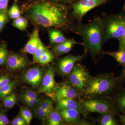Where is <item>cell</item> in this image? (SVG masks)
<instances>
[{
	"mask_svg": "<svg viewBox=\"0 0 125 125\" xmlns=\"http://www.w3.org/2000/svg\"><path fill=\"white\" fill-rule=\"evenodd\" d=\"M52 52L47 49L43 52L39 59L38 62L42 65H45L51 62L54 58Z\"/></svg>",
	"mask_w": 125,
	"mask_h": 125,
	"instance_id": "obj_23",
	"label": "cell"
},
{
	"mask_svg": "<svg viewBox=\"0 0 125 125\" xmlns=\"http://www.w3.org/2000/svg\"><path fill=\"white\" fill-rule=\"evenodd\" d=\"M55 70L52 66H50L47 71L42 80L40 91L47 94L50 93L55 87L54 80Z\"/></svg>",
	"mask_w": 125,
	"mask_h": 125,
	"instance_id": "obj_11",
	"label": "cell"
},
{
	"mask_svg": "<svg viewBox=\"0 0 125 125\" xmlns=\"http://www.w3.org/2000/svg\"><path fill=\"white\" fill-rule=\"evenodd\" d=\"M103 22L104 42L112 39L118 40L123 35L125 31V15L111 16Z\"/></svg>",
	"mask_w": 125,
	"mask_h": 125,
	"instance_id": "obj_4",
	"label": "cell"
},
{
	"mask_svg": "<svg viewBox=\"0 0 125 125\" xmlns=\"http://www.w3.org/2000/svg\"><path fill=\"white\" fill-rule=\"evenodd\" d=\"M47 48L44 46L42 42H41L38 48L37 49L36 53L33 55V62H38L39 59L45 50L47 49Z\"/></svg>",
	"mask_w": 125,
	"mask_h": 125,
	"instance_id": "obj_29",
	"label": "cell"
},
{
	"mask_svg": "<svg viewBox=\"0 0 125 125\" xmlns=\"http://www.w3.org/2000/svg\"><path fill=\"white\" fill-rule=\"evenodd\" d=\"M7 45L4 43L0 46V65H4L6 64L8 57Z\"/></svg>",
	"mask_w": 125,
	"mask_h": 125,
	"instance_id": "obj_26",
	"label": "cell"
},
{
	"mask_svg": "<svg viewBox=\"0 0 125 125\" xmlns=\"http://www.w3.org/2000/svg\"><path fill=\"white\" fill-rule=\"evenodd\" d=\"M49 94H51L56 100L65 98L74 99L79 97L76 89L66 83H62L55 86Z\"/></svg>",
	"mask_w": 125,
	"mask_h": 125,
	"instance_id": "obj_8",
	"label": "cell"
},
{
	"mask_svg": "<svg viewBox=\"0 0 125 125\" xmlns=\"http://www.w3.org/2000/svg\"><path fill=\"white\" fill-rule=\"evenodd\" d=\"M23 99H38V96L35 92L32 91H27L22 96Z\"/></svg>",
	"mask_w": 125,
	"mask_h": 125,
	"instance_id": "obj_34",
	"label": "cell"
},
{
	"mask_svg": "<svg viewBox=\"0 0 125 125\" xmlns=\"http://www.w3.org/2000/svg\"><path fill=\"white\" fill-rule=\"evenodd\" d=\"M10 82L9 76L6 75H2L0 77V89L6 85Z\"/></svg>",
	"mask_w": 125,
	"mask_h": 125,
	"instance_id": "obj_37",
	"label": "cell"
},
{
	"mask_svg": "<svg viewBox=\"0 0 125 125\" xmlns=\"http://www.w3.org/2000/svg\"><path fill=\"white\" fill-rule=\"evenodd\" d=\"M118 40L119 42L118 50L125 51V31L123 35Z\"/></svg>",
	"mask_w": 125,
	"mask_h": 125,
	"instance_id": "obj_38",
	"label": "cell"
},
{
	"mask_svg": "<svg viewBox=\"0 0 125 125\" xmlns=\"http://www.w3.org/2000/svg\"><path fill=\"white\" fill-rule=\"evenodd\" d=\"M47 117L49 125H59L61 123L62 118L59 112L53 109Z\"/></svg>",
	"mask_w": 125,
	"mask_h": 125,
	"instance_id": "obj_20",
	"label": "cell"
},
{
	"mask_svg": "<svg viewBox=\"0 0 125 125\" xmlns=\"http://www.w3.org/2000/svg\"><path fill=\"white\" fill-rule=\"evenodd\" d=\"M57 106L58 110L69 109L76 110L84 116H87V111L82 104L73 99L65 98L57 100Z\"/></svg>",
	"mask_w": 125,
	"mask_h": 125,
	"instance_id": "obj_10",
	"label": "cell"
},
{
	"mask_svg": "<svg viewBox=\"0 0 125 125\" xmlns=\"http://www.w3.org/2000/svg\"><path fill=\"white\" fill-rule=\"evenodd\" d=\"M28 22L27 19L23 16L14 20L12 25L13 27L20 30H24L27 28Z\"/></svg>",
	"mask_w": 125,
	"mask_h": 125,
	"instance_id": "obj_22",
	"label": "cell"
},
{
	"mask_svg": "<svg viewBox=\"0 0 125 125\" xmlns=\"http://www.w3.org/2000/svg\"><path fill=\"white\" fill-rule=\"evenodd\" d=\"M27 104L31 107H34L39 105L40 103L38 98V99H23Z\"/></svg>",
	"mask_w": 125,
	"mask_h": 125,
	"instance_id": "obj_33",
	"label": "cell"
},
{
	"mask_svg": "<svg viewBox=\"0 0 125 125\" xmlns=\"http://www.w3.org/2000/svg\"><path fill=\"white\" fill-rule=\"evenodd\" d=\"M41 42L39 36V30L36 28L31 34L29 40L23 48V52L33 55Z\"/></svg>",
	"mask_w": 125,
	"mask_h": 125,
	"instance_id": "obj_13",
	"label": "cell"
},
{
	"mask_svg": "<svg viewBox=\"0 0 125 125\" xmlns=\"http://www.w3.org/2000/svg\"><path fill=\"white\" fill-rule=\"evenodd\" d=\"M6 64L9 69L17 71L25 68L28 65V62L23 57L12 53L8 56Z\"/></svg>",
	"mask_w": 125,
	"mask_h": 125,
	"instance_id": "obj_12",
	"label": "cell"
},
{
	"mask_svg": "<svg viewBox=\"0 0 125 125\" xmlns=\"http://www.w3.org/2000/svg\"><path fill=\"white\" fill-rule=\"evenodd\" d=\"M59 113L62 119L68 123L78 124L81 123V114L76 110L63 109L59 110Z\"/></svg>",
	"mask_w": 125,
	"mask_h": 125,
	"instance_id": "obj_15",
	"label": "cell"
},
{
	"mask_svg": "<svg viewBox=\"0 0 125 125\" xmlns=\"http://www.w3.org/2000/svg\"><path fill=\"white\" fill-rule=\"evenodd\" d=\"M120 82H124L125 83V67H124L123 71L120 78L118 79Z\"/></svg>",
	"mask_w": 125,
	"mask_h": 125,
	"instance_id": "obj_41",
	"label": "cell"
},
{
	"mask_svg": "<svg viewBox=\"0 0 125 125\" xmlns=\"http://www.w3.org/2000/svg\"><path fill=\"white\" fill-rule=\"evenodd\" d=\"M8 16L7 13L0 11V33L9 22Z\"/></svg>",
	"mask_w": 125,
	"mask_h": 125,
	"instance_id": "obj_30",
	"label": "cell"
},
{
	"mask_svg": "<svg viewBox=\"0 0 125 125\" xmlns=\"http://www.w3.org/2000/svg\"><path fill=\"white\" fill-rule=\"evenodd\" d=\"M49 33L50 42L52 45H57L68 40L59 30L51 29L49 30Z\"/></svg>",
	"mask_w": 125,
	"mask_h": 125,
	"instance_id": "obj_16",
	"label": "cell"
},
{
	"mask_svg": "<svg viewBox=\"0 0 125 125\" xmlns=\"http://www.w3.org/2000/svg\"><path fill=\"white\" fill-rule=\"evenodd\" d=\"M89 75L83 66L77 63L74 65L70 73L69 79V83L75 89L81 91L85 89L90 80Z\"/></svg>",
	"mask_w": 125,
	"mask_h": 125,
	"instance_id": "obj_5",
	"label": "cell"
},
{
	"mask_svg": "<svg viewBox=\"0 0 125 125\" xmlns=\"http://www.w3.org/2000/svg\"><path fill=\"white\" fill-rule=\"evenodd\" d=\"M20 114L27 125H29L32 118V114L29 109L26 108H22L21 110Z\"/></svg>",
	"mask_w": 125,
	"mask_h": 125,
	"instance_id": "obj_27",
	"label": "cell"
},
{
	"mask_svg": "<svg viewBox=\"0 0 125 125\" xmlns=\"http://www.w3.org/2000/svg\"><path fill=\"white\" fill-rule=\"evenodd\" d=\"M14 0L15 1H18V0Z\"/></svg>",
	"mask_w": 125,
	"mask_h": 125,
	"instance_id": "obj_45",
	"label": "cell"
},
{
	"mask_svg": "<svg viewBox=\"0 0 125 125\" xmlns=\"http://www.w3.org/2000/svg\"><path fill=\"white\" fill-rule=\"evenodd\" d=\"M83 107L88 112L100 114L111 113L116 114L114 105L106 101L98 99H89L82 103Z\"/></svg>",
	"mask_w": 125,
	"mask_h": 125,
	"instance_id": "obj_7",
	"label": "cell"
},
{
	"mask_svg": "<svg viewBox=\"0 0 125 125\" xmlns=\"http://www.w3.org/2000/svg\"><path fill=\"white\" fill-rule=\"evenodd\" d=\"M52 102L51 100L46 99L41 103H40L38 107L42 109L51 111L53 109Z\"/></svg>",
	"mask_w": 125,
	"mask_h": 125,
	"instance_id": "obj_32",
	"label": "cell"
},
{
	"mask_svg": "<svg viewBox=\"0 0 125 125\" xmlns=\"http://www.w3.org/2000/svg\"><path fill=\"white\" fill-rule=\"evenodd\" d=\"M26 124V122L21 115L16 117L11 122L12 125H25Z\"/></svg>",
	"mask_w": 125,
	"mask_h": 125,
	"instance_id": "obj_35",
	"label": "cell"
},
{
	"mask_svg": "<svg viewBox=\"0 0 125 125\" xmlns=\"http://www.w3.org/2000/svg\"><path fill=\"white\" fill-rule=\"evenodd\" d=\"M68 40L64 42L57 44L53 48V51L57 55H62L67 43Z\"/></svg>",
	"mask_w": 125,
	"mask_h": 125,
	"instance_id": "obj_31",
	"label": "cell"
},
{
	"mask_svg": "<svg viewBox=\"0 0 125 125\" xmlns=\"http://www.w3.org/2000/svg\"><path fill=\"white\" fill-rule=\"evenodd\" d=\"M10 0H0V11L8 13V6Z\"/></svg>",
	"mask_w": 125,
	"mask_h": 125,
	"instance_id": "obj_36",
	"label": "cell"
},
{
	"mask_svg": "<svg viewBox=\"0 0 125 125\" xmlns=\"http://www.w3.org/2000/svg\"><path fill=\"white\" fill-rule=\"evenodd\" d=\"M23 10L33 22L47 28L67 29L70 25L67 7L51 0H30Z\"/></svg>",
	"mask_w": 125,
	"mask_h": 125,
	"instance_id": "obj_1",
	"label": "cell"
},
{
	"mask_svg": "<svg viewBox=\"0 0 125 125\" xmlns=\"http://www.w3.org/2000/svg\"><path fill=\"white\" fill-rule=\"evenodd\" d=\"M76 43V42L73 40H68L67 43L64 51L63 52V54L68 53L71 51L72 48V47Z\"/></svg>",
	"mask_w": 125,
	"mask_h": 125,
	"instance_id": "obj_39",
	"label": "cell"
},
{
	"mask_svg": "<svg viewBox=\"0 0 125 125\" xmlns=\"http://www.w3.org/2000/svg\"><path fill=\"white\" fill-rule=\"evenodd\" d=\"M51 111L43 110L38 106L34 111V114L36 117L37 118L41 119H44V118L47 117Z\"/></svg>",
	"mask_w": 125,
	"mask_h": 125,
	"instance_id": "obj_28",
	"label": "cell"
},
{
	"mask_svg": "<svg viewBox=\"0 0 125 125\" xmlns=\"http://www.w3.org/2000/svg\"><path fill=\"white\" fill-rule=\"evenodd\" d=\"M114 102V106L116 111L125 112V89L116 94Z\"/></svg>",
	"mask_w": 125,
	"mask_h": 125,
	"instance_id": "obj_17",
	"label": "cell"
},
{
	"mask_svg": "<svg viewBox=\"0 0 125 125\" xmlns=\"http://www.w3.org/2000/svg\"><path fill=\"white\" fill-rule=\"evenodd\" d=\"M42 73L38 67H35L29 69L25 73L23 79L24 81L32 86H38L41 83Z\"/></svg>",
	"mask_w": 125,
	"mask_h": 125,
	"instance_id": "obj_14",
	"label": "cell"
},
{
	"mask_svg": "<svg viewBox=\"0 0 125 125\" xmlns=\"http://www.w3.org/2000/svg\"><path fill=\"white\" fill-rule=\"evenodd\" d=\"M2 114V113H0V116Z\"/></svg>",
	"mask_w": 125,
	"mask_h": 125,
	"instance_id": "obj_44",
	"label": "cell"
},
{
	"mask_svg": "<svg viewBox=\"0 0 125 125\" xmlns=\"http://www.w3.org/2000/svg\"><path fill=\"white\" fill-rule=\"evenodd\" d=\"M3 103L5 107L10 108L13 107L17 101V98L14 93L3 98Z\"/></svg>",
	"mask_w": 125,
	"mask_h": 125,
	"instance_id": "obj_25",
	"label": "cell"
},
{
	"mask_svg": "<svg viewBox=\"0 0 125 125\" xmlns=\"http://www.w3.org/2000/svg\"><path fill=\"white\" fill-rule=\"evenodd\" d=\"M103 31V20L97 18L89 23L78 26L74 31L83 37L87 51L94 56L102 50Z\"/></svg>",
	"mask_w": 125,
	"mask_h": 125,
	"instance_id": "obj_2",
	"label": "cell"
},
{
	"mask_svg": "<svg viewBox=\"0 0 125 125\" xmlns=\"http://www.w3.org/2000/svg\"><path fill=\"white\" fill-rule=\"evenodd\" d=\"M123 113L122 115H119V117L122 124L125 125V112Z\"/></svg>",
	"mask_w": 125,
	"mask_h": 125,
	"instance_id": "obj_42",
	"label": "cell"
},
{
	"mask_svg": "<svg viewBox=\"0 0 125 125\" xmlns=\"http://www.w3.org/2000/svg\"><path fill=\"white\" fill-rule=\"evenodd\" d=\"M100 120V123L102 125H118L119 123L116 120L114 114L111 113L104 114Z\"/></svg>",
	"mask_w": 125,
	"mask_h": 125,
	"instance_id": "obj_19",
	"label": "cell"
},
{
	"mask_svg": "<svg viewBox=\"0 0 125 125\" xmlns=\"http://www.w3.org/2000/svg\"><path fill=\"white\" fill-rule=\"evenodd\" d=\"M17 81H14L10 82L4 87L0 89V98H2L9 95L12 92L16 84Z\"/></svg>",
	"mask_w": 125,
	"mask_h": 125,
	"instance_id": "obj_21",
	"label": "cell"
},
{
	"mask_svg": "<svg viewBox=\"0 0 125 125\" xmlns=\"http://www.w3.org/2000/svg\"><path fill=\"white\" fill-rule=\"evenodd\" d=\"M110 0H80L73 5L72 14L78 21H81L85 14L95 7Z\"/></svg>",
	"mask_w": 125,
	"mask_h": 125,
	"instance_id": "obj_6",
	"label": "cell"
},
{
	"mask_svg": "<svg viewBox=\"0 0 125 125\" xmlns=\"http://www.w3.org/2000/svg\"><path fill=\"white\" fill-rule=\"evenodd\" d=\"M8 16L11 19L15 20L20 17L21 11L19 6L15 2H14L10 10H8Z\"/></svg>",
	"mask_w": 125,
	"mask_h": 125,
	"instance_id": "obj_24",
	"label": "cell"
},
{
	"mask_svg": "<svg viewBox=\"0 0 125 125\" xmlns=\"http://www.w3.org/2000/svg\"><path fill=\"white\" fill-rule=\"evenodd\" d=\"M85 54L86 53H84L81 55L69 56L61 58L57 63L58 71L63 75L69 73L72 70L75 63L83 59Z\"/></svg>",
	"mask_w": 125,
	"mask_h": 125,
	"instance_id": "obj_9",
	"label": "cell"
},
{
	"mask_svg": "<svg viewBox=\"0 0 125 125\" xmlns=\"http://www.w3.org/2000/svg\"><path fill=\"white\" fill-rule=\"evenodd\" d=\"M9 123V121L5 114H1L0 116V125H6Z\"/></svg>",
	"mask_w": 125,
	"mask_h": 125,
	"instance_id": "obj_40",
	"label": "cell"
},
{
	"mask_svg": "<svg viewBox=\"0 0 125 125\" xmlns=\"http://www.w3.org/2000/svg\"><path fill=\"white\" fill-rule=\"evenodd\" d=\"M105 53L113 57L120 65H121L123 67H125V51L118 50L117 51L107 52Z\"/></svg>",
	"mask_w": 125,
	"mask_h": 125,
	"instance_id": "obj_18",
	"label": "cell"
},
{
	"mask_svg": "<svg viewBox=\"0 0 125 125\" xmlns=\"http://www.w3.org/2000/svg\"></svg>",
	"mask_w": 125,
	"mask_h": 125,
	"instance_id": "obj_46",
	"label": "cell"
},
{
	"mask_svg": "<svg viewBox=\"0 0 125 125\" xmlns=\"http://www.w3.org/2000/svg\"><path fill=\"white\" fill-rule=\"evenodd\" d=\"M118 79L113 75L97 76L90 79L85 87V93L89 96L108 93L118 88Z\"/></svg>",
	"mask_w": 125,
	"mask_h": 125,
	"instance_id": "obj_3",
	"label": "cell"
},
{
	"mask_svg": "<svg viewBox=\"0 0 125 125\" xmlns=\"http://www.w3.org/2000/svg\"><path fill=\"white\" fill-rule=\"evenodd\" d=\"M51 0L56 1V2H57V1H62V2H64V1H66V0Z\"/></svg>",
	"mask_w": 125,
	"mask_h": 125,
	"instance_id": "obj_43",
	"label": "cell"
}]
</instances>
